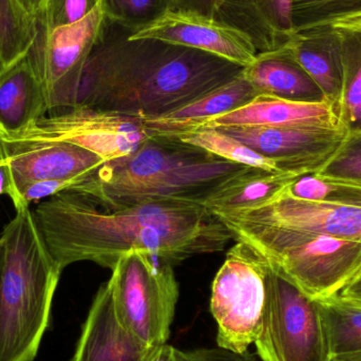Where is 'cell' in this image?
<instances>
[{
    "mask_svg": "<svg viewBox=\"0 0 361 361\" xmlns=\"http://www.w3.org/2000/svg\"><path fill=\"white\" fill-rule=\"evenodd\" d=\"M32 214L61 271L82 261L112 269L133 250L150 252L173 267L193 256L222 252L235 240L212 210L182 200L109 209L66 191L37 204Z\"/></svg>",
    "mask_w": 361,
    "mask_h": 361,
    "instance_id": "obj_1",
    "label": "cell"
},
{
    "mask_svg": "<svg viewBox=\"0 0 361 361\" xmlns=\"http://www.w3.org/2000/svg\"><path fill=\"white\" fill-rule=\"evenodd\" d=\"M133 33L106 18L85 66L75 107L154 120L231 82L245 68L197 49L135 39Z\"/></svg>",
    "mask_w": 361,
    "mask_h": 361,
    "instance_id": "obj_2",
    "label": "cell"
},
{
    "mask_svg": "<svg viewBox=\"0 0 361 361\" xmlns=\"http://www.w3.org/2000/svg\"><path fill=\"white\" fill-rule=\"evenodd\" d=\"M250 169L175 137L152 135L133 154L85 176L71 191L109 209L156 200L204 204Z\"/></svg>",
    "mask_w": 361,
    "mask_h": 361,
    "instance_id": "obj_3",
    "label": "cell"
},
{
    "mask_svg": "<svg viewBox=\"0 0 361 361\" xmlns=\"http://www.w3.org/2000/svg\"><path fill=\"white\" fill-rule=\"evenodd\" d=\"M4 227L0 274V361H33L50 322L61 271L25 203Z\"/></svg>",
    "mask_w": 361,
    "mask_h": 361,
    "instance_id": "obj_4",
    "label": "cell"
},
{
    "mask_svg": "<svg viewBox=\"0 0 361 361\" xmlns=\"http://www.w3.org/2000/svg\"><path fill=\"white\" fill-rule=\"evenodd\" d=\"M235 241L258 250L269 267L311 298L338 295L361 271V242L305 229L227 227Z\"/></svg>",
    "mask_w": 361,
    "mask_h": 361,
    "instance_id": "obj_5",
    "label": "cell"
},
{
    "mask_svg": "<svg viewBox=\"0 0 361 361\" xmlns=\"http://www.w3.org/2000/svg\"><path fill=\"white\" fill-rule=\"evenodd\" d=\"M111 271L107 283L121 324L148 345H165L179 298L173 265L150 252L133 250L118 259Z\"/></svg>",
    "mask_w": 361,
    "mask_h": 361,
    "instance_id": "obj_6",
    "label": "cell"
},
{
    "mask_svg": "<svg viewBox=\"0 0 361 361\" xmlns=\"http://www.w3.org/2000/svg\"><path fill=\"white\" fill-rule=\"evenodd\" d=\"M269 264L252 245L235 241L212 286L210 312L221 349L244 355L260 332Z\"/></svg>",
    "mask_w": 361,
    "mask_h": 361,
    "instance_id": "obj_7",
    "label": "cell"
},
{
    "mask_svg": "<svg viewBox=\"0 0 361 361\" xmlns=\"http://www.w3.org/2000/svg\"><path fill=\"white\" fill-rule=\"evenodd\" d=\"M262 361H330L319 300L276 273H267V297L256 343Z\"/></svg>",
    "mask_w": 361,
    "mask_h": 361,
    "instance_id": "obj_8",
    "label": "cell"
},
{
    "mask_svg": "<svg viewBox=\"0 0 361 361\" xmlns=\"http://www.w3.org/2000/svg\"><path fill=\"white\" fill-rule=\"evenodd\" d=\"M105 23L101 2L72 25L50 32L37 25L35 42L27 55L44 87L49 111L75 107L85 66Z\"/></svg>",
    "mask_w": 361,
    "mask_h": 361,
    "instance_id": "obj_9",
    "label": "cell"
},
{
    "mask_svg": "<svg viewBox=\"0 0 361 361\" xmlns=\"http://www.w3.org/2000/svg\"><path fill=\"white\" fill-rule=\"evenodd\" d=\"M0 133L25 141L72 144L97 154L105 162L129 156L150 137L140 118L87 107L42 116L17 133L1 129Z\"/></svg>",
    "mask_w": 361,
    "mask_h": 361,
    "instance_id": "obj_10",
    "label": "cell"
},
{
    "mask_svg": "<svg viewBox=\"0 0 361 361\" xmlns=\"http://www.w3.org/2000/svg\"><path fill=\"white\" fill-rule=\"evenodd\" d=\"M214 214L229 226H269L305 229L361 242V209L324 202L295 199L283 192L273 201L250 209Z\"/></svg>",
    "mask_w": 361,
    "mask_h": 361,
    "instance_id": "obj_11",
    "label": "cell"
},
{
    "mask_svg": "<svg viewBox=\"0 0 361 361\" xmlns=\"http://www.w3.org/2000/svg\"><path fill=\"white\" fill-rule=\"evenodd\" d=\"M223 133L274 161L281 173L314 175L339 149L345 129L224 127Z\"/></svg>",
    "mask_w": 361,
    "mask_h": 361,
    "instance_id": "obj_12",
    "label": "cell"
},
{
    "mask_svg": "<svg viewBox=\"0 0 361 361\" xmlns=\"http://www.w3.org/2000/svg\"><path fill=\"white\" fill-rule=\"evenodd\" d=\"M0 154L10 169L12 195L19 185L75 179L106 163L97 154L72 144L25 141L1 133Z\"/></svg>",
    "mask_w": 361,
    "mask_h": 361,
    "instance_id": "obj_13",
    "label": "cell"
},
{
    "mask_svg": "<svg viewBox=\"0 0 361 361\" xmlns=\"http://www.w3.org/2000/svg\"><path fill=\"white\" fill-rule=\"evenodd\" d=\"M131 38H154L212 53L247 67L256 59V48L241 32L214 19L171 11Z\"/></svg>",
    "mask_w": 361,
    "mask_h": 361,
    "instance_id": "obj_14",
    "label": "cell"
},
{
    "mask_svg": "<svg viewBox=\"0 0 361 361\" xmlns=\"http://www.w3.org/2000/svg\"><path fill=\"white\" fill-rule=\"evenodd\" d=\"M154 348L121 324L106 282L95 295L70 361H147Z\"/></svg>",
    "mask_w": 361,
    "mask_h": 361,
    "instance_id": "obj_15",
    "label": "cell"
},
{
    "mask_svg": "<svg viewBox=\"0 0 361 361\" xmlns=\"http://www.w3.org/2000/svg\"><path fill=\"white\" fill-rule=\"evenodd\" d=\"M200 126L345 129L341 107L336 104L329 101L299 103L264 94L258 95L244 107L209 118L197 127Z\"/></svg>",
    "mask_w": 361,
    "mask_h": 361,
    "instance_id": "obj_16",
    "label": "cell"
},
{
    "mask_svg": "<svg viewBox=\"0 0 361 361\" xmlns=\"http://www.w3.org/2000/svg\"><path fill=\"white\" fill-rule=\"evenodd\" d=\"M293 0H225L214 20L243 33L257 52L283 48L295 34Z\"/></svg>",
    "mask_w": 361,
    "mask_h": 361,
    "instance_id": "obj_17",
    "label": "cell"
},
{
    "mask_svg": "<svg viewBox=\"0 0 361 361\" xmlns=\"http://www.w3.org/2000/svg\"><path fill=\"white\" fill-rule=\"evenodd\" d=\"M242 75L260 95L299 103L326 101L322 89L295 59L288 46L258 53L254 63L244 68Z\"/></svg>",
    "mask_w": 361,
    "mask_h": 361,
    "instance_id": "obj_18",
    "label": "cell"
},
{
    "mask_svg": "<svg viewBox=\"0 0 361 361\" xmlns=\"http://www.w3.org/2000/svg\"><path fill=\"white\" fill-rule=\"evenodd\" d=\"M286 46L322 89L326 101L341 107L343 63L341 35L335 25L295 32Z\"/></svg>",
    "mask_w": 361,
    "mask_h": 361,
    "instance_id": "obj_19",
    "label": "cell"
},
{
    "mask_svg": "<svg viewBox=\"0 0 361 361\" xmlns=\"http://www.w3.org/2000/svg\"><path fill=\"white\" fill-rule=\"evenodd\" d=\"M46 95L29 56L0 71V129L17 133L48 114Z\"/></svg>",
    "mask_w": 361,
    "mask_h": 361,
    "instance_id": "obj_20",
    "label": "cell"
},
{
    "mask_svg": "<svg viewBox=\"0 0 361 361\" xmlns=\"http://www.w3.org/2000/svg\"><path fill=\"white\" fill-rule=\"evenodd\" d=\"M258 95V91L241 74L180 109L143 123L150 135H176L199 126L209 118L244 107Z\"/></svg>",
    "mask_w": 361,
    "mask_h": 361,
    "instance_id": "obj_21",
    "label": "cell"
},
{
    "mask_svg": "<svg viewBox=\"0 0 361 361\" xmlns=\"http://www.w3.org/2000/svg\"><path fill=\"white\" fill-rule=\"evenodd\" d=\"M298 176L250 169L223 185L203 205L214 212L250 209L281 195Z\"/></svg>",
    "mask_w": 361,
    "mask_h": 361,
    "instance_id": "obj_22",
    "label": "cell"
},
{
    "mask_svg": "<svg viewBox=\"0 0 361 361\" xmlns=\"http://www.w3.org/2000/svg\"><path fill=\"white\" fill-rule=\"evenodd\" d=\"M343 49L341 124L348 133L361 131V18L335 25Z\"/></svg>",
    "mask_w": 361,
    "mask_h": 361,
    "instance_id": "obj_23",
    "label": "cell"
},
{
    "mask_svg": "<svg viewBox=\"0 0 361 361\" xmlns=\"http://www.w3.org/2000/svg\"><path fill=\"white\" fill-rule=\"evenodd\" d=\"M169 137L202 148L219 158L231 162L245 165L252 169L281 173L274 161L257 154L245 144L214 127H195L176 135H169Z\"/></svg>",
    "mask_w": 361,
    "mask_h": 361,
    "instance_id": "obj_24",
    "label": "cell"
},
{
    "mask_svg": "<svg viewBox=\"0 0 361 361\" xmlns=\"http://www.w3.org/2000/svg\"><path fill=\"white\" fill-rule=\"evenodd\" d=\"M36 34L35 15L19 0H0V71L29 53Z\"/></svg>",
    "mask_w": 361,
    "mask_h": 361,
    "instance_id": "obj_25",
    "label": "cell"
},
{
    "mask_svg": "<svg viewBox=\"0 0 361 361\" xmlns=\"http://www.w3.org/2000/svg\"><path fill=\"white\" fill-rule=\"evenodd\" d=\"M319 301L332 356L361 352V307L339 294Z\"/></svg>",
    "mask_w": 361,
    "mask_h": 361,
    "instance_id": "obj_26",
    "label": "cell"
},
{
    "mask_svg": "<svg viewBox=\"0 0 361 361\" xmlns=\"http://www.w3.org/2000/svg\"><path fill=\"white\" fill-rule=\"evenodd\" d=\"M361 18V0H293L295 32Z\"/></svg>",
    "mask_w": 361,
    "mask_h": 361,
    "instance_id": "obj_27",
    "label": "cell"
},
{
    "mask_svg": "<svg viewBox=\"0 0 361 361\" xmlns=\"http://www.w3.org/2000/svg\"><path fill=\"white\" fill-rule=\"evenodd\" d=\"M286 195L305 201L341 204L361 209V185L322 179L315 175L299 177L284 190Z\"/></svg>",
    "mask_w": 361,
    "mask_h": 361,
    "instance_id": "obj_28",
    "label": "cell"
},
{
    "mask_svg": "<svg viewBox=\"0 0 361 361\" xmlns=\"http://www.w3.org/2000/svg\"><path fill=\"white\" fill-rule=\"evenodd\" d=\"M106 18L135 33L175 11L176 0H101Z\"/></svg>",
    "mask_w": 361,
    "mask_h": 361,
    "instance_id": "obj_29",
    "label": "cell"
},
{
    "mask_svg": "<svg viewBox=\"0 0 361 361\" xmlns=\"http://www.w3.org/2000/svg\"><path fill=\"white\" fill-rule=\"evenodd\" d=\"M314 175L322 179L361 185V131L348 133L334 156Z\"/></svg>",
    "mask_w": 361,
    "mask_h": 361,
    "instance_id": "obj_30",
    "label": "cell"
},
{
    "mask_svg": "<svg viewBox=\"0 0 361 361\" xmlns=\"http://www.w3.org/2000/svg\"><path fill=\"white\" fill-rule=\"evenodd\" d=\"M99 4L101 0H46L37 15L50 32L82 20Z\"/></svg>",
    "mask_w": 361,
    "mask_h": 361,
    "instance_id": "obj_31",
    "label": "cell"
},
{
    "mask_svg": "<svg viewBox=\"0 0 361 361\" xmlns=\"http://www.w3.org/2000/svg\"><path fill=\"white\" fill-rule=\"evenodd\" d=\"M237 354L220 353L210 350H199L195 352H183L173 345H159L154 348L147 361H233ZM238 361V360H237Z\"/></svg>",
    "mask_w": 361,
    "mask_h": 361,
    "instance_id": "obj_32",
    "label": "cell"
},
{
    "mask_svg": "<svg viewBox=\"0 0 361 361\" xmlns=\"http://www.w3.org/2000/svg\"><path fill=\"white\" fill-rule=\"evenodd\" d=\"M224 1L225 0H176L175 11L214 19L216 11Z\"/></svg>",
    "mask_w": 361,
    "mask_h": 361,
    "instance_id": "obj_33",
    "label": "cell"
},
{
    "mask_svg": "<svg viewBox=\"0 0 361 361\" xmlns=\"http://www.w3.org/2000/svg\"><path fill=\"white\" fill-rule=\"evenodd\" d=\"M341 298L361 307V271L356 277L339 293Z\"/></svg>",
    "mask_w": 361,
    "mask_h": 361,
    "instance_id": "obj_34",
    "label": "cell"
},
{
    "mask_svg": "<svg viewBox=\"0 0 361 361\" xmlns=\"http://www.w3.org/2000/svg\"><path fill=\"white\" fill-rule=\"evenodd\" d=\"M12 178H11L10 169L4 160L0 161V195H12Z\"/></svg>",
    "mask_w": 361,
    "mask_h": 361,
    "instance_id": "obj_35",
    "label": "cell"
},
{
    "mask_svg": "<svg viewBox=\"0 0 361 361\" xmlns=\"http://www.w3.org/2000/svg\"><path fill=\"white\" fill-rule=\"evenodd\" d=\"M19 1L25 6V10H27L30 14L36 15L44 8L46 0H19Z\"/></svg>",
    "mask_w": 361,
    "mask_h": 361,
    "instance_id": "obj_36",
    "label": "cell"
},
{
    "mask_svg": "<svg viewBox=\"0 0 361 361\" xmlns=\"http://www.w3.org/2000/svg\"><path fill=\"white\" fill-rule=\"evenodd\" d=\"M330 361H361V352L332 356Z\"/></svg>",
    "mask_w": 361,
    "mask_h": 361,
    "instance_id": "obj_37",
    "label": "cell"
},
{
    "mask_svg": "<svg viewBox=\"0 0 361 361\" xmlns=\"http://www.w3.org/2000/svg\"><path fill=\"white\" fill-rule=\"evenodd\" d=\"M2 260H4V241L0 238V274H1Z\"/></svg>",
    "mask_w": 361,
    "mask_h": 361,
    "instance_id": "obj_38",
    "label": "cell"
},
{
    "mask_svg": "<svg viewBox=\"0 0 361 361\" xmlns=\"http://www.w3.org/2000/svg\"><path fill=\"white\" fill-rule=\"evenodd\" d=\"M238 361H257V360H238Z\"/></svg>",
    "mask_w": 361,
    "mask_h": 361,
    "instance_id": "obj_39",
    "label": "cell"
},
{
    "mask_svg": "<svg viewBox=\"0 0 361 361\" xmlns=\"http://www.w3.org/2000/svg\"><path fill=\"white\" fill-rule=\"evenodd\" d=\"M2 159H1V154H0V161H1Z\"/></svg>",
    "mask_w": 361,
    "mask_h": 361,
    "instance_id": "obj_40",
    "label": "cell"
}]
</instances>
